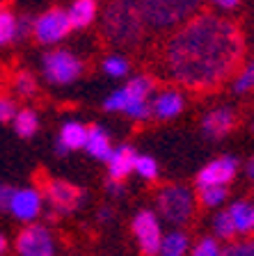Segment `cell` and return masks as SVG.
<instances>
[{
  "instance_id": "6da1fadb",
  "label": "cell",
  "mask_w": 254,
  "mask_h": 256,
  "mask_svg": "<svg viewBox=\"0 0 254 256\" xmlns=\"http://www.w3.org/2000/svg\"><path fill=\"white\" fill-rule=\"evenodd\" d=\"M245 55L240 28L229 18L197 12L163 48V71L176 85L208 92L238 74Z\"/></svg>"
},
{
  "instance_id": "7a4b0ae2",
  "label": "cell",
  "mask_w": 254,
  "mask_h": 256,
  "mask_svg": "<svg viewBox=\"0 0 254 256\" xmlns=\"http://www.w3.org/2000/svg\"><path fill=\"white\" fill-rule=\"evenodd\" d=\"M101 30L103 37L115 46H135L142 42L147 26L135 0H112L103 12Z\"/></svg>"
},
{
  "instance_id": "3957f363",
  "label": "cell",
  "mask_w": 254,
  "mask_h": 256,
  "mask_svg": "<svg viewBox=\"0 0 254 256\" xmlns=\"http://www.w3.org/2000/svg\"><path fill=\"white\" fill-rule=\"evenodd\" d=\"M149 30L169 32L183 26L201 10V0H135Z\"/></svg>"
},
{
  "instance_id": "277c9868",
  "label": "cell",
  "mask_w": 254,
  "mask_h": 256,
  "mask_svg": "<svg viewBox=\"0 0 254 256\" xmlns=\"http://www.w3.org/2000/svg\"><path fill=\"white\" fill-rule=\"evenodd\" d=\"M156 208L165 222L181 226L195 215V197L185 186H165L156 194Z\"/></svg>"
},
{
  "instance_id": "5b68a950",
  "label": "cell",
  "mask_w": 254,
  "mask_h": 256,
  "mask_svg": "<svg viewBox=\"0 0 254 256\" xmlns=\"http://www.w3.org/2000/svg\"><path fill=\"white\" fill-rule=\"evenodd\" d=\"M85 64L69 50H51L44 55L42 74L51 85H71L83 76Z\"/></svg>"
},
{
  "instance_id": "8992f818",
  "label": "cell",
  "mask_w": 254,
  "mask_h": 256,
  "mask_svg": "<svg viewBox=\"0 0 254 256\" xmlns=\"http://www.w3.org/2000/svg\"><path fill=\"white\" fill-rule=\"evenodd\" d=\"M42 197L46 199L48 206L53 208V213L69 215V213H76V210L83 206L87 194H85L78 186H74V183L53 178V181H46Z\"/></svg>"
},
{
  "instance_id": "52a82bcc",
  "label": "cell",
  "mask_w": 254,
  "mask_h": 256,
  "mask_svg": "<svg viewBox=\"0 0 254 256\" xmlns=\"http://www.w3.org/2000/svg\"><path fill=\"white\" fill-rule=\"evenodd\" d=\"M74 30L69 21V14L60 7H53V10L44 12L42 16L35 18L32 23V37L37 39L39 44H58L62 42L69 32Z\"/></svg>"
},
{
  "instance_id": "ba28073f",
  "label": "cell",
  "mask_w": 254,
  "mask_h": 256,
  "mask_svg": "<svg viewBox=\"0 0 254 256\" xmlns=\"http://www.w3.org/2000/svg\"><path fill=\"white\" fill-rule=\"evenodd\" d=\"M151 92H154V80L149 78V76H138L128 85H124L122 90L112 92L106 101H103V108L108 112H126V108L133 106V103L149 101Z\"/></svg>"
},
{
  "instance_id": "9c48e42d",
  "label": "cell",
  "mask_w": 254,
  "mask_h": 256,
  "mask_svg": "<svg viewBox=\"0 0 254 256\" xmlns=\"http://www.w3.org/2000/svg\"><path fill=\"white\" fill-rule=\"evenodd\" d=\"M16 254L19 256H55L53 236L42 224H30L16 236Z\"/></svg>"
},
{
  "instance_id": "30bf717a",
  "label": "cell",
  "mask_w": 254,
  "mask_h": 256,
  "mask_svg": "<svg viewBox=\"0 0 254 256\" xmlns=\"http://www.w3.org/2000/svg\"><path fill=\"white\" fill-rule=\"evenodd\" d=\"M133 234L138 238L140 252H142L144 256H158L163 234H160V222H158V218H156V213H151V210H140V213L133 218Z\"/></svg>"
},
{
  "instance_id": "8fae6325",
  "label": "cell",
  "mask_w": 254,
  "mask_h": 256,
  "mask_svg": "<svg viewBox=\"0 0 254 256\" xmlns=\"http://www.w3.org/2000/svg\"><path fill=\"white\" fill-rule=\"evenodd\" d=\"M44 208V197L42 192H37L35 188H21V190H14L10 202V213L21 222H32L37 220L39 213Z\"/></svg>"
},
{
  "instance_id": "7c38bea8",
  "label": "cell",
  "mask_w": 254,
  "mask_h": 256,
  "mask_svg": "<svg viewBox=\"0 0 254 256\" xmlns=\"http://www.w3.org/2000/svg\"><path fill=\"white\" fill-rule=\"evenodd\" d=\"M236 172H238V160L233 156H222V158L208 162L197 174V186H227L233 181Z\"/></svg>"
},
{
  "instance_id": "4fadbf2b",
  "label": "cell",
  "mask_w": 254,
  "mask_h": 256,
  "mask_svg": "<svg viewBox=\"0 0 254 256\" xmlns=\"http://www.w3.org/2000/svg\"><path fill=\"white\" fill-rule=\"evenodd\" d=\"M135 149H133L131 144H122V146H117V149L110 151L108 156V178H117V181H124L128 174L133 172L135 167Z\"/></svg>"
},
{
  "instance_id": "5bb4252c",
  "label": "cell",
  "mask_w": 254,
  "mask_h": 256,
  "mask_svg": "<svg viewBox=\"0 0 254 256\" xmlns=\"http://www.w3.org/2000/svg\"><path fill=\"white\" fill-rule=\"evenodd\" d=\"M233 124H236V117L229 108H217V110L208 112L204 122H201V130L204 135L211 140H222L227 133H231Z\"/></svg>"
},
{
  "instance_id": "9a60e30c",
  "label": "cell",
  "mask_w": 254,
  "mask_h": 256,
  "mask_svg": "<svg viewBox=\"0 0 254 256\" xmlns=\"http://www.w3.org/2000/svg\"><path fill=\"white\" fill-rule=\"evenodd\" d=\"M87 140V126L78 122H67L60 130V138L55 142V154L58 156H67L69 151H78L85 146Z\"/></svg>"
},
{
  "instance_id": "2e32d148",
  "label": "cell",
  "mask_w": 254,
  "mask_h": 256,
  "mask_svg": "<svg viewBox=\"0 0 254 256\" xmlns=\"http://www.w3.org/2000/svg\"><path fill=\"white\" fill-rule=\"evenodd\" d=\"M183 110V96L176 90H165L151 103V117L160 119V122H167V119H174L181 114Z\"/></svg>"
},
{
  "instance_id": "e0dca14e",
  "label": "cell",
  "mask_w": 254,
  "mask_h": 256,
  "mask_svg": "<svg viewBox=\"0 0 254 256\" xmlns=\"http://www.w3.org/2000/svg\"><path fill=\"white\" fill-rule=\"evenodd\" d=\"M83 149L96 160H108V156H110V151H112V144L106 133V128L103 126L87 128V140H85Z\"/></svg>"
},
{
  "instance_id": "ac0fdd59",
  "label": "cell",
  "mask_w": 254,
  "mask_h": 256,
  "mask_svg": "<svg viewBox=\"0 0 254 256\" xmlns=\"http://www.w3.org/2000/svg\"><path fill=\"white\" fill-rule=\"evenodd\" d=\"M229 215L236 226V234L247 236L254 231V206L249 202H236L229 206Z\"/></svg>"
},
{
  "instance_id": "d6986e66",
  "label": "cell",
  "mask_w": 254,
  "mask_h": 256,
  "mask_svg": "<svg viewBox=\"0 0 254 256\" xmlns=\"http://www.w3.org/2000/svg\"><path fill=\"white\" fill-rule=\"evenodd\" d=\"M96 0H74L71 10L67 12L69 14V21H71V28H87L94 23L96 18Z\"/></svg>"
},
{
  "instance_id": "ffe728a7",
  "label": "cell",
  "mask_w": 254,
  "mask_h": 256,
  "mask_svg": "<svg viewBox=\"0 0 254 256\" xmlns=\"http://www.w3.org/2000/svg\"><path fill=\"white\" fill-rule=\"evenodd\" d=\"M190 250V240L183 231H172V234L163 236L160 240L158 256H185Z\"/></svg>"
},
{
  "instance_id": "44dd1931",
  "label": "cell",
  "mask_w": 254,
  "mask_h": 256,
  "mask_svg": "<svg viewBox=\"0 0 254 256\" xmlns=\"http://www.w3.org/2000/svg\"><path fill=\"white\" fill-rule=\"evenodd\" d=\"M12 122H14V130L19 138L28 140L32 138V135L37 133V128H39V119L37 114L32 110H21V112H16L14 117H12Z\"/></svg>"
},
{
  "instance_id": "7402d4cb",
  "label": "cell",
  "mask_w": 254,
  "mask_h": 256,
  "mask_svg": "<svg viewBox=\"0 0 254 256\" xmlns=\"http://www.w3.org/2000/svg\"><path fill=\"white\" fill-rule=\"evenodd\" d=\"M16 42V16L7 7H0V46Z\"/></svg>"
},
{
  "instance_id": "603a6c76",
  "label": "cell",
  "mask_w": 254,
  "mask_h": 256,
  "mask_svg": "<svg viewBox=\"0 0 254 256\" xmlns=\"http://www.w3.org/2000/svg\"><path fill=\"white\" fill-rule=\"evenodd\" d=\"M224 199H227V186H199V202L204 206H222Z\"/></svg>"
},
{
  "instance_id": "cb8c5ba5",
  "label": "cell",
  "mask_w": 254,
  "mask_h": 256,
  "mask_svg": "<svg viewBox=\"0 0 254 256\" xmlns=\"http://www.w3.org/2000/svg\"><path fill=\"white\" fill-rule=\"evenodd\" d=\"M133 172H135L140 178H144V181H156V178H158V162H156L151 156H138Z\"/></svg>"
},
{
  "instance_id": "d4e9b609",
  "label": "cell",
  "mask_w": 254,
  "mask_h": 256,
  "mask_svg": "<svg viewBox=\"0 0 254 256\" xmlns=\"http://www.w3.org/2000/svg\"><path fill=\"white\" fill-rule=\"evenodd\" d=\"M252 90H254V60L233 76V92L236 94H247Z\"/></svg>"
},
{
  "instance_id": "484cf974",
  "label": "cell",
  "mask_w": 254,
  "mask_h": 256,
  "mask_svg": "<svg viewBox=\"0 0 254 256\" xmlns=\"http://www.w3.org/2000/svg\"><path fill=\"white\" fill-rule=\"evenodd\" d=\"M103 71L110 78H124V76H128L131 66H128V60L122 58V55H108L103 60Z\"/></svg>"
},
{
  "instance_id": "4316f807",
  "label": "cell",
  "mask_w": 254,
  "mask_h": 256,
  "mask_svg": "<svg viewBox=\"0 0 254 256\" xmlns=\"http://www.w3.org/2000/svg\"><path fill=\"white\" fill-rule=\"evenodd\" d=\"M213 229H215V236L222 240H231L236 236V226L231 222V215L229 210H222V213H217L215 220H213Z\"/></svg>"
},
{
  "instance_id": "83f0119b",
  "label": "cell",
  "mask_w": 254,
  "mask_h": 256,
  "mask_svg": "<svg viewBox=\"0 0 254 256\" xmlns=\"http://www.w3.org/2000/svg\"><path fill=\"white\" fill-rule=\"evenodd\" d=\"M192 256H224V250L215 238H201L192 250Z\"/></svg>"
},
{
  "instance_id": "f1b7e54d",
  "label": "cell",
  "mask_w": 254,
  "mask_h": 256,
  "mask_svg": "<svg viewBox=\"0 0 254 256\" xmlns=\"http://www.w3.org/2000/svg\"><path fill=\"white\" fill-rule=\"evenodd\" d=\"M14 90L21 96H32L37 92V80L32 78V74L21 71V74H16V78H14Z\"/></svg>"
},
{
  "instance_id": "f546056e",
  "label": "cell",
  "mask_w": 254,
  "mask_h": 256,
  "mask_svg": "<svg viewBox=\"0 0 254 256\" xmlns=\"http://www.w3.org/2000/svg\"><path fill=\"white\" fill-rule=\"evenodd\" d=\"M224 256H254V240H245V242H236L224 250Z\"/></svg>"
},
{
  "instance_id": "4dcf8cb0",
  "label": "cell",
  "mask_w": 254,
  "mask_h": 256,
  "mask_svg": "<svg viewBox=\"0 0 254 256\" xmlns=\"http://www.w3.org/2000/svg\"><path fill=\"white\" fill-rule=\"evenodd\" d=\"M32 23H35V18L28 14H23L21 18H16V39H26L32 34Z\"/></svg>"
},
{
  "instance_id": "1f68e13d",
  "label": "cell",
  "mask_w": 254,
  "mask_h": 256,
  "mask_svg": "<svg viewBox=\"0 0 254 256\" xmlns=\"http://www.w3.org/2000/svg\"><path fill=\"white\" fill-rule=\"evenodd\" d=\"M14 114H16L14 103H12L10 98H3V96H0V124L12 122V117H14Z\"/></svg>"
},
{
  "instance_id": "d6a6232c",
  "label": "cell",
  "mask_w": 254,
  "mask_h": 256,
  "mask_svg": "<svg viewBox=\"0 0 254 256\" xmlns=\"http://www.w3.org/2000/svg\"><path fill=\"white\" fill-rule=\"evenodd\" d=\"M12 194H14V188L12 186H0V213H3V210H10Z\"/></svg>"
},
{
  "instance_id": "836d02e7",
  "label": "cell",
  "mask_w": 254,
  "mask_h": 256,
  "mask_svg": "<svg viewBox=\"0 0 254 256\" xmlns=\"http://www.w3.org/2000/svg\"><path fill=\"white\" fill-rule=\"evenodd\" d=\"M106 190H108V194H110V197H122V194H124V183L117 181V178H108Z\"/></svg>"
},
{
  "instance_id": "e575fe53",
  "label": "cell",
  "mask_w": 254,
  "mask_h": 256,
  "mask_svg": "<svg viewBox=\"0 0 254 256\" xmlns=\"http://www.w3.org/2000/svg\"><path fill=\"white\" fill-rule=\"evenodd\" d=\"M211 2L220 10H236L240 5V0H211Z\"/></svg>"
},
{
  "instance_id": "d590c367",
  "label": "cell",
  "mask_w": 254,
  "mask_h": 256,
  "mask_svg": "<svg viewBox=\"0 0 254 256\" xmlns=\"http://www.w3.org/2000/svg\"><path fill=\"white\" fill-rule=\"evenodd\" d=\"M110 220H112V208H101V210H99V222L101 224H106V222H110Z\"/></svg>"
},
{
  "instance_id": "8d00e7d4",
  "label": "cell",
  "mask_w": 254,
  "mask_h": 256,
  "mask_svg": "<svg viewBox=\"0 0 254 256\" xmlns=\"http://www.w3.org/2000/svg\"><path fill=\"white\" fill-rule=\"evenodd\" d=\"M5 247H7V240H5V236H0V254L5 252Z\"/></svg>"
},
{
  "instance_id": "74e56055",
  "label": "cell",
  "mask_w": 254,
  "mask_h": 256,
  "mask_svg": "<svg viewBox=\"0 0 254 256\" xmlns=\"http://www.w3.org/2000/svg\"><path fill=\"white\" fill-rule=\"evenodd\" d=\"M247 174H249V176H252V178H254V158L249 160V165H247Z\"/></svg>"
}]
</instances>
